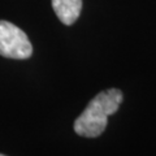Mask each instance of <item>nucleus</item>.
<instances>
[{
    "label": "nucleus",
    "mask_w": 156,
    "mask_h": 156,
    "mask_svg": "<svg viewBox=\"0 0 156 156\" xmlns=\"http://www.w3.org/2000/svg\"><path fill=\"white\" fill-rule=\"evenodd\" d=\"M52 8L62 23L72 25L81 14L82 0H52Z\"/></svg>",
    "instance_id": "obj_3"
},
{
    "label": "nucleus",
    "mask_w": 156,
    "mask_h": 156,
    "mask_svg": "<svg viewBox=\"0 0 156 156\" xmlns=\"http://www.w3.org/2000/svg\"><path fill=\"white\" fill-rule=\"evenodd\" d=\"M0 156H5V155H3V154H0Z\"/></svg>",
    "instance_id": "obj_4"
},
{
    "label": "nucleus",
    "mask_w": 156,
    "mask_h": 156,
    "mask_svg": "<svg viewBox=\"0 0 156 156\" xmlns=\"http://www.w3.org/2000/svg\"><path fill=\"white\" fill-rule=\"evenodd\" d=\"M122 99V92L119 89L99 92L74 121L76 133L86 138L99 136L107 128L108 117L119 111Z\"/></svg>",
    "instance_id": "obj_1"
},
{
    "label": "nucleus",
    "mask_w": 156,
    "mask_h": 156,
    "mask_svg": "<svg viewBox=\"0 0 156 156\" xmlns=\"http://www.w3.org/2000/svg\"><path fill=\"white\" fill-rule=\"evenodd\" d=\"M33 53V46L21 29L8 21H0V55L23 60Z\"/></svg>",
    "instance_id": "obj_2"
}]
</instances>
